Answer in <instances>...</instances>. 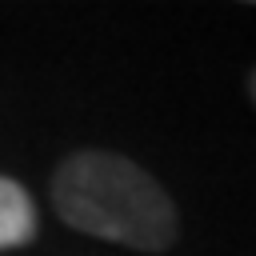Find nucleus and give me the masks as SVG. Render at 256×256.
Here are the masks:
<instances>
[{"label":"nucleus","mask_w":256,"mask_h":256,"mask_svg":"<svg viewBox=\"0 0 256 256\" xmlns=\"http://www.w3.org/2000/svg\"><path fill=\"white\" fill-rule=\"evenodd\" d=\"M248 92H252V100H256V72H252V80H248Z\"/></svg>","instance_id":"obj_3"},{"label":"nucleus","mask_w":256,"mask_h":256,"mask_svg":"<svg viewBox=\"0 0 256 256\" xmlns=\"http://www.w3.org/2000/svg\"><path fill=\"white\" fill-rule=\"evenodd\" d=\"M36 228H40L36 204L24 192V184H16L12 176H0V252L32 244Z\"/></svg>","instance_id":"obj_2"},{"label":"nucleus","mask_w":256,"mask_h":256,"mask_svg":"<svg viewBox=\"0 0 256 256\" xmlns=\"http://www.w3.org/2000/svg\"><path fill=\"white\" fill-rule=\"evenodd\" d=\"M52 208L76 232L128 244L140 252H164L176 244L180 220L172 196L136 160L120 152H76L52 176Z\"/></svg>","instance_id":"obj_1"}]
</instances>
